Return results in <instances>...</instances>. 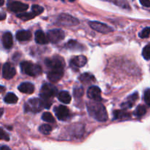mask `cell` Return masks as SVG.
<instances>
[{
    "instance_id": "e0dca14e",
    "label": "cell",
    "mask_w": 150,
    "mask_h": 150,
    "mask_svg": "<svg viewBox=\"0 0 150 150\" xmlns=\"http://www.w3.org/2000/svg\"><path fill=\"white\" fill-rule=\"evenodd\" d=\"M2 44L3 46L6 49H10L13 44V35L10 32H7L3 35L2 36Z\"/></svg>"
},
{
    "instance_id": "484cf974",
    "label": "cell",
    "mask_w": 150,
    "mask_h": 150,
    "mask_svg": "<svg viewBox=\"0 0 150 150\" xmlns=\"http://www.w3.org/2000/svg\"><path fill=\"white\" fill-rule=\"evenodd\" d=\"M42 120L44 121L47 122L54 123L55 122V119L53 117L52 114L50 112H45L42 114Z\"/></svg>"
},
{
    "instance_id": "4316f807",
    "label": "cell",
    "mask_w": 150,
    "mask_h": 150,
    "mask_svg": "<svg viewBox=\"0 0 150 150\" xmlns=\"http://www.w3.org/2000/svg\"><path fill=\"white\" fill-rule=\"evenodd\" d=\"M52 130V127L49 125H42L39 127V131L44 135H48Z\"/></svg>"
},
{
    "instance_id": "8fae6325",
    "label": "cell",
    "mask_w": 150,
    "mask_h": 150,
    "mask_svg": "<svg viewBox=\"0 0 150 150\" xmlns=\"http://www.w3.org/2000/svg\"><path fill=\"white\" fill-rule=\"evenodd\" d=\"M16 70L14 66L10 62H7L4 64L2 68L3 77L5 79H11L16 76Z\"/></svg>"
},
{
    "instance_id": "ffe728a7",
    "label": "cell",
    "mask_w": 150,
    "mask_h": 150,
    "mask_svg": "<svg viewBox=\"0 0 150 150\" xmlns=\"http://www.w3.org/2000/svg\"><path fill=\"white\" fill-rule=\"evenodd\" d=\"M79 80L84 84H88L95 81V76L89 73H84L79 76Z\"/></svg>"
},
{
    "instance_id": "ab89813d",
    "label": "cell",
    "mask_w": 150,
    "mask_h": 150,
    "mask_svg": "<svg viewBox=\"0 0 150 150\" xmlns=\"http://www.w3.org/2000/svg\"><path fill=\"white\" fill-rule=\"evenodd\" d=\"M104 1H110V0H104Z\"/></svg>"
},
{
    "instance_id": "30bf717a",
    "label": "cell",
    "mask_w": 150,
    "mask_h": 150,
    "mask_svg": "<svg viewBox=\"0 0 150 150\" xmlns=\"http://www.w3.org/2000/svg\"><path fill=\"white\" fill-rule=\"evenodd\" d=\"M54 112H55L58 120H61V121H66L70 117V110L64 105H61L54 108Z\"/></svg>"
},
{
    "instance_id": "60d3db41",
    "label": "cell",
    "mask_w": 150,
    "mask_h": 150,
    "mask_svg": "<svg viewBox=\"0 0 150 150\" xmlns=\"http://www.w3.org/2000/svg\"><path fill=\"white\" fill-rule=\"evenodd\" d=\"M0 67H1V64H0Z\"/></svg>"
},
{
    "instance_id": "cb8c5ba5",
    "label": "cell",
    "mask_w": 150,
    "mask_h": 150,
    "mask_svg": "<svg viewBox=\"0 0 150 150\" xmlns=\"http://www.w3.org/2000/svg\"><path fill=\"white\" fill-rule=\"evenodd\" d=\"M146 113V108L145 105H139V106L136 108V109L135 110L134 114L136 117H142L144 115H145V114Z\"/></svg>"
},
{
    "instance_id": "6da1fadb",
    "label": "cell",
    "mask_w": 150,
    "mask_h": 150,
    "mask_svg": "<svg viewBox=\"0 0 150 150\" xmlns=\"http://www.w3.org/2000/svg\"><path fill=\"white\" fill-rule=\"evenodd\" d=\"M45 64L49 68L48 72V79L51 82H57L62 78L64 74V62L59 56H55L52 59H47Z\"/></svg>"
},
{
    "instance_id": "5b68a950",
    "label": "cell",
    "mask_w": 150,
    "mask_h": 150,
    "mask_svg": "<svg viewBox=\"0 0 150 150\" xmlns=\"http://www.w3.org/2000/svg\"><path fill=\"white\" fill-rule=\"evenodd\" d=\"M57 89L56 86L51 83H44L40 89V98L44 100H50V99L54 98L57 95Z\"/></svg>"
},
{
    "instance_id": "f546056e",
    "label": "cell",
    "mask_w": 150,
    "mask_h": 150,
    "mask_svg": "<svg viewBox=\"0 0 150 150\" xmlns=\"http://www.w3.org/2000/svg\"><path fill=\"white\" fill-rule=\"evenodd\" d=\"M150 34V28L149 26L144 28L140 33L139 34V38H148L149 37Z\"/></svg>"
},
{
    "instance_id": "9a60e30c",
    "label": "cell",
    "mask_w": 150,
    "mask_h": 150,
    "mask_svg": "<svg viewBox=\"0 0 150 150\" xmlns=\"http://www.w3.org/2000/svg\"><path fill=\"white\" fill-rule=\"evenodd\" d=\"M35 42L40 45H45L49 42L48 38H47V35L41 30H38L35 32Z\"/></svg>"
},
{
    "instance_id": "8992f818",
    "label": "cell",
    "mask_w": 150,
    "mask_h": 150,
    "mask_svg": "<svg viewBox=\"0 0 150 150\" xmlns=\"http://www.w3.org/2000/svg\"><path fill=\"white\" fill-rule=\"evenodd\" d=\"M56 23L59 26H73L79 24V21L70 15L62 13V14L59 15V17L57 18Z\"/></svg>"
},
{
    "instance_id": "9c48e42d",
    "label": "cell",
    "mask_w": 150,
    "mask_h": 150,
    "mask_svg": "<svg viewBox=\"0 0 150 150\" xmlns=\"http://www.w3.org/2000/svg\"><path fill=\"white\" fill-rule=\"evenodd\" d=\"M89 24L92 29L103 34H108L114 31V29L111 27H110L109 26L103 23H100V22L90 21Z\"/></svg>"
},
{
    "instance_id": "1f68e13d",
    "label": "cell",
    "mask_w": 150,
    "mask_h": 150,
    "mask_svg": "<svg viewBox=\"0 0 150 150\" xmlns=\"http://www.w3.org/2000/svg\"><path fill=\"white\" fill-rule=\"evenodd\" d=\"M0 139L1 140L7 141V142H8L10 140V136H9V135L2 128H1V127H0Z\"/></svg>"
},
{
    "instance_id": "2e32d148",
    "label": "cell",
    "mask_w": 150,
    "mask_h": 150,
    "mask_svg": "<svg viewBox=\"0 0 150 150\" xmlns=\"http://www.w3.org/2000/svg\"><path fill=\"white\" fill-rule=\"evenodd\" d=\"M18 90L23 93L32 94L35 91V86L29 82H23L18 86Z\"/></svg>"
},
{
    "instance_id": "836d02e7",
    "label": "cell",
    "mask_w": 150,
    "mask_h": 150,
    "mask_svg": "<svg viewBox=\"0 0 150 150\" xmlns=\"http://www.w3.org/2000/svg\"><path fill=\"white\" fill-rule=\"evenodd\" d=\"M140 1V3L143 6L146 7H149L150 6V1L149 0H139Z\"/></svg>"
},
{
    "instance_id": "74e56055",
    "label": "cell",
    "mask_w": 150,
    "mask_h": 150,
    "mask_svg": "<svg viewBox=\"0 0 150 150\" xmlns=\"http://www.w3.org/2000/svg\"><path fill=\"white\" fill-rule=\"evenodd\" d=\"M4 3V0H0V7L2 6Z\"/></svg>"
},
{
    "instance_id": "4fadbf2b",
    "label": "cell",
    "mask_w": 150,
    "mask_h": 150,
    "mask_svg": "<svg viewBox=\"0 0 150 150\" xmlns=\"http://www.w3.org/2000/svg\"><path fill=\"white\" fill-rule=\"evenodd\" d=\"M138 99H139V94H138V92H135L134 94H133V95L127 97L126 100L122 103L121 107L124 110L132 108L133 105H134V103H136V101Z\"/></svg>"
},
{
    "instance_id": "44dd1931",
    "label": "cell",
    "mask_w": 150,
    "mask_h": 150,
    "mask_svg": "<svg viewBox=\"0 0 150 150\" xmlns=\"http://www.w3.org/2000/svg\"><path fill=\"white\" fill-rule=\"evenodd\" d=\"M58 99L60 102L63 103L68 104L71 101V96L67 91H62L59 93Z\"/></svg>"
},
{
    "instance_id": "5bb4252c",
    "label": "cell",
    "mask_w": 150,
    "mask_h": 150,
    "mask_svg": "<svg viewBox=\"0 0 150 150\" xmlns=\"http://www.w3.org/2000/svg\"><path fill=\"white\" fill-rule=\"evenodd\" d=\"M87 62V59L85 56L81 55L75 57L70 60V64L73 67H83Z\"/></svg>"
},
{
    "instance_id": "e575fe53",
    "label": "cell",
    "mask_w": 150,
    "mask_h": 150,
    "mask_svg": "<svg viewBox=\"0 0 150 150\" xmlns=\"http://www.w3.org/2000/svg\"><path fill=\"white\" fill-rule=\"evenodd\" d=\"M6 18V13L4 12L0 11V21H2L4 19H5Z\"/></svg>"
},
{
    "instance_id": "f1b7e54d",
    "label": "cell",
    "mask_w": 150,
    "mask_h": 150,
    "mask_svg": "<svg viewBox=\"0 0 150 150\" xmlns=\"http://www.w3.org/2000/svg\"><path fill=\"white\" fill-rule=\"evenodd\" d=\"M142 55H143V57L146 60H149L150 58V45L149 44L146 45V46L144 47V48L143 49V51H142Z\"/></svg>"
},
{
    "instance_id": "83f0119b",
    "label": "cell",
    "mask_w": 150,
    "mask_h": 150,
    "mask_svg": "<svg viewBox=\"0 0 150 150\" xmlns=\"http://www.w3.org/2000/svg\"><path fill=\"white\" fill-rule=\"evenodd\" d=\"M44 9L43 7L41 6L37 5V4H34L32 7V12L35 15V16H38V15L41 14L43 13Z\"/></svg>"
},
{
    "instance_id": "ba28073f",
    "label": "cell",
    "mask_w": 150,
    "mask_h": 150,
    "mask_svg": "<svg viewBox=\"0 0 150 150\" xmlns=\"http://www.w3.org/2000/svg\"><path fill=\"white\" fill-rule=\"evenodd\" d=\"M7 7H8L10 11L14 12V13H21V12L25 11L26 10H27L29 6H28V4L22 3L21 1L8 0Z\"/></svg>"
},
{
    "instance_id": "d6986e66",
    "label": "cell",
    "mask_w": 150,
    "mask_h": 150,
    "mask_svg": "<svg viewBox=\"0 0 150 150\" xmlns=\"http://www.w3.org/2000/svg\"><path fill=\"white\" fill-rule=\"evenodd\" d=\"M32 38V33L28 30L18 31L16 33V38L18 41H27Z\"/></svg>"
},
{
    "instance_id": "d6a6232c",
    "label": "cell",
    "mask_w": 150,
    "mask_h": 150,
    "mask_svg": "<svg viewBox=\"0 0 150 150\" xmlns=\"http://www.w3.org/2000/svg\"><path fill=\"white\" fill-rule=\"evenodd\" d=\"M144 100L146 102V105H150V92L149 89H146L144 92Z\"/></svg>"
},
{
    "instance_id": "8d00e7d4",
    "label": "cell",
    "mask_w": 150,
    "mask_h": 150,
    "mask_svg": "<svg viewBox=\"0 0 150 150\" xmlns=\"http://www.w3.org/2000/svg\"><path fill=\"white\" fill-rule=\"evenodd\" d=\"M0 149H10V148L7 146H3L0 147Z\"/></svg>"
},
{
    "instance_id": "277c9868",
    "label": "cell",
    "mask_w": 150,
    "mask_h": 150,
    "mask_svg": "<svg viewBox=\"0 0 150 150\" xmlns=\"http://www.w3.org/2000/svg\"><path fill=\"white\" fill-rule=\"evenodd\" d=\"M43 108V102L42 99H39V98L29 99L24 105V109L26 112L37 113L40 111Z\"/></svg>"
},
{
    "instance_id": "7c38bea8",
    "label": "cell",
    "mask_w": 150,
    "mask_h": 150,
    "mask_svg": "<svg viewBox=\"0 0 150 150\" xmlns=\"http://www.w3.org/2000/svg\"><path fill=\"white\" fill-rule=\"evenodd\" d=\"M87 97L89 99H92L95 101H101V90L98 86H92L88 89Z\"/></svg>"
},
{
    "instance_id": "7a4b0ae2",
    "label": "cell",
    "mask_w": 150,
    "mask_h": 150,
    "mask_svg": "<svg viewBox=\"0 0 150 150\" xmlns=\"http://www.w3.org/2000/svg\"><path fill=\"white\" fill-rule=\"evenodd\" d=\"M87 110L89 115L99 122H106L108 120L105 107L99 101H92L87 103Z\"/></svg>"
},
{
    "instance_id": "f35d334b",
    "label": "cell",
    "mask_w": 150,
    "mask_h": 150,
    "mask_svg": "<svg viewBox=\"0 0 150 150\" xmlns=\"http://www.w3.org/2000/svg\"><path fill=\"white\" fill-rule=\"evenodd\" d=\"M62 1H65V0H62ZM68 1H71V2H72V1H74L75 0H68Z\"/></svg>"
},
{
    "instance_id": "d4e9b609",
    "label": "cell",
    "mask_w": 150,
    "mask_h": 150,
    "mask_svg": "<svg viewBox=\"0 0 150 150\" xmlns=\"http://www.w3.org/2000/svg\"><path fill=\"white\" fill-rule=\"evenodd\" d=\"M35 15L32 12L31 13H20V14L17 15V17L21 18L23 21H28L32 19L33 18L35 17Z\"/></svg>"
},
{
    "instance_id": "7402d4cb",
    "label": "cell",
    "mask_w": 150,
    "mask_h": 150,
    "mask_svg": "<svg viewBox=\"0 0 150 150\" xmlns=\"http://www.w3.org/2000/svg\"><path fill=\"white\" fill-rule=\"evenodd\" d=\"M130 118V114L124 111H115L114 112V120H127Z\"/></svg>"
},
{
    "instance_id": "d590c367",
    "label": "cell",
    "mask_w": 150,
    "mask_h": 150,
    "mask_svg": "<svg viewBox=\"0 0 150 150\" xmlns=\"http://www.w3.org/2000/svg\"><path fill=\"white\" fill-rule=\"evenodd\" d=\"M4 90H5V87H4V86H1V85H0V92H4Z\"/></svg>"
},
{
    "instance_id": "52a82bcc",
    "label": "cell",
    "mask_w": 150,
    "mask_h": 150,
    "mask_svg": "<svg viewBox=\"0 0 150 150\" xmlns=\"http://www.w3.org/2000/svg\"><path fill=\"white\" fill-rule=\"evenodd\" d=\"M64 37H65L64 32L59 29H51L48 31L47 33L48 41L52 43H58L64 39Z\"/></svg>"
},
{
    "instance_id": "603a6c76",
    "label": "cell",
    "mask_w": 150,
    "mask_h": 150,
    "mask_svg": "<svg viewBox=\"0 0 150 150\" xmlns=\"http://www.w3.org/2000/svg\"><path fill=\"white\" fill-rule=\"evenodd\" d=\"M4 102L8 104H13L17 103L18 101V98L14 93H12V92H10V93H7V95L4 98Z\"/></svg>"
},
{
    "instance_id": "4dcf8cb0",
    "label": "cell",
    "mask_w": 150,
    "mask_h": 150,
    "mask_svg": "<svg viewBox=\"0 0 150 150\" xmlns=\"http://www.w3.org/2000/svg\"><path fill=\"white\" fill-rule=\"evenodd\" d=\"M73 95H74L75 98H81L82 95H83V89L82 87L75 88L74 90H73Z\"/></svg>"
},
{
    "instance_id": "ac0fdd59",
    "label": "cell",
    "mask_w": 150,
    "mask_h": 150,
    "mask_svg": "<svg viewBox=\"0 0 150 150\" xmlns=\"http://www.w3.org/2000/svg\"><path fill=\"white\" fill-rule=\"evenodd\" d=\"M64 46L67 49L74 50V51H82L84 49V47L81 44L79 43L77 41L73 40H70V41H68Z\"/></svg>"
},
{
    "instance_id": "3957f363",
    "label": "cell",
    "mask_w": 150,
    "mask_h": 150,
    "mask_svg": "<svg viewBox=\"0 0 150 150\" xmlns=\"http://www.w3.org/2000/svg\"><path fill=\"white\" fill-rule=\"evenodd\" d=\"M21 67L23 73L29 76H37L42 73V67L37 64L30 62H23L21 63Z\"/></svg>"
}]
</instances>
